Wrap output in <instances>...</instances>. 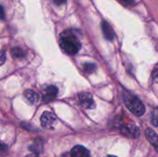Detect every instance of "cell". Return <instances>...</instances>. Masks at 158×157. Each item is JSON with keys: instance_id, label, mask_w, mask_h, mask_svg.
<instances>
[{"instance_id": "cell-1", "label": "cell", "mask_w": 158, "mask_h": 157, "mask_svg": "<svg viewBox=\"0 0 158 157\" xmlns=\"http://www.w3.org/2000/svg\"><path fill=\"white\" fill-rule=\"evenodd\" d=\"M59 45L60 48L68 55L77 54L81 47L80 40L70 31H66L60 35Z\"/></svg>"}, {"instance_id": "cell-2", "label": "cell", "mask_w": 158, "mask_h": 157, "mask_svg": "<svg viewBox=\"0 0 158 157\" xmlns=\"http://www.w3.org/2000/svg\"><path fill=\"white\" fill-rule=\"evenodd\" d=\"M123 100L127 106V108L135 116L141 117L145 112V106L138 99L136 96L131 94V93H124L123 94Z\"/></svg>"}, {"instance_id": "cell-3", "label": "cell", "mask_w": 158, "mask_h": 157, "mask_svg": "<svg viewBox=\"0 0 158 157\" xmlns=\"http://www.w3.org/2000/svg\"><path fill=\"white\" fill-rule=\"evenodd\" d=\"M56 122V117L49 111H45L43 113L41 117V124L45 129H53L54 125Z\"/></svg>"}, {"instance_id": "cell-4", "label": "cell", "mask_w": 158, "mask_h": 157, "mask_svg": "<svg viewBox=\"0 0 158 157\" xmlns=\"http://www.w3.org/2000/svg\"><path fill=\"white\" fill-rule=\"evenodd\" d=\"M79 100L81 105L86 109L94 108V101L93 95L89 93H81L79 95Z\"/></svg>"}, {"instance_id": "cell-5", "label": "cell", "mask_w": 158, "mask_h": 157, "mask_svg": "<svg viewBox=\"0 0 158 157\" xmlns=\"http://www.w3.org/2000/svg\"><path fill=\"white\" fill-rule=\"evenodd\" d=\"M57 93H58V90L56 86H48L44 92V94H43V101L44 103H49L51 101H53L56 95H57Z\"/></svg>"}, {"instance_id": "cell-6", "label": "cell", "mask_w": 158, "mask_h": 157, "mask_svg": "<svg viewBox=\"0 0 158 157\" xmlns=\"http://www.w3.org/2000/svg\"><path fill=\"white\" fill-rule=\"evenodd\" d=\"M120 131L123 135L128 136V137H132V138H137L140 135V130H139L138 127H136L132 124L121 128Z\"/></svg>"}, {"instance_id": "cell-7", "label": "cell", "mask_w": 158, "mask_h": 157, "mask_svg": "<svg viewBox=\"0 0 158 157\" xmlns=\"http://www.w3.org/2000/svg\"><path fill=\"white\" fill-rule=\"evenodd\" d=\"M70 157H91V155L85 147L81 145H76L70 152Z\"/></svg>"}, {"instance_id": "cell-8", "label": "cell", "mask_w": 158, "mask_h": 157, "mask_svg": "<svg viewBox=\"0 0 158 157\" xmlns=\"http://www.w3.org/2000/svg\"><path fill=\"white\" fill-rule=\"evenodd\" d=\"M102 30H103V33L106 37V40L112 41L115 38V32L112 29V27L109 25L108 22L106 21H103L102 23Z\"/></svg>"}, {"instance_id": "cell-9", "label": "cell", "mask_w": 158, "mask_h": 157, "mask_svg": "<svg viewBox=\"0 0 158 157\" xmlns=\"http://www.w3.org/2000/svg\"><path fill=\"white\" fill-rule=\"evenodd\" d=\"M145 135L146 138L148 139V141L153 144V146L155 147V149H156L158 144L157 142V134L155 130H153L152 129H147L145 131Z\"/></svg>"}, {"instance_id": "cell-10", "label": "cell", "mask_w": 158, "mask_h": 157, "mask_svg": "<svg viewBox=\"0 0 158 157\" xmlns=\"http://www.w3.org/2000/svg\"><path fill=\"white\" fill-rule=\"evenodd\" d=\"M24 97H25L26 100H27L30 104H31V105L37 103L38 100H39V95L37 94V93H35V92L32 91V90H27V91H25V93H24Z\"/></svg>"}, {"instance_id": "cell-11", "label": "cell", "mask_w": 158, "mask_h": 157, "mask_svg": "<svg viewBox=\"0 0 158 157\" xmlns=\"http://www.w3.org/2000/svg\"><path fill=\"white\" fill-rule=\"evenodd\" d=\"M11 55H12V56H13L14 58H16V59L23 58L24 56H25L23 50H22L21 48H19V47H14V48H12V50H11Z\"/></svg>"}, {"instance_id": "cell-12", "label": "cell", "mask_w": 158, "mask_h": 157, "mask_svg": "<svg viewBox=\"0 0 158 157\" xmlns=\"http://www.w3.org/2000/svg\"><path fill=\"white\" fill-rule=\"evenodd\" d=\"M95 69H96V66L94 64H92V63H86L83 66V71L87 74L93 73Z\"/></svg>"}, {"instance_id": "cell-13", "label": "cell", "mask_w": 158, "mask_h": 157, "mask_svg": "<svg viewBox=\"0 0 158 157\" xmlns=\"http://www.w3.org/2000/svg\"><path fill=\"white\" fill-rule=\"evenodd\" d=\"M152 121H153V125L155 127H157V110L156 109L154 114H153V118H152Z\"/></svg>"}, {"instance_id": "cell-14", "label": "cell", "mask_w": 158, "mask_h": 157, "mask_svg": "<svg viewBox=\"0 0 158 157\" xmlns=\"http://www.w3.org/2000/svg\"><path fill=\"white\" fill-rule=\"evenodd\" d=\"M6 61V52L0 51V66L3 65Z\"/></svg>"}, {"instance_id": "cell-15", "label": "cell", "mask_w": 158, "mask_h": 157, "mask_svg": "<svg viewBox=\"0 0 158 157\" xmlns=\"http://www.w3.org/2000/svg\"><path fill=\"white\" fill-rule=\"evenodd\" d=\"M6 151H7V146H6V144L0 143V155L5 154Z\"/></svg>"}, {"instance_id": "cell-16", "label": "cell", "mask_w": 158, "mask_h": 157, "mask_svg": "<svg viewBox=\"0 0 158 157\" xmlns=\"http://www.w3.org/2000/svg\"><path fill=\"white\" fill-rule=\"evenodd\" d=\"M5 18V12H4V8L3 6L0 5V19H3Z\"/></svg>"}, {"instance_id": "cell-17", "label": "cell", "mask_w": 158, "mask_h": 157, "mask_svg": "<svg viewBox=\"0 0 158 157\" xmlns=\"http://www.w3.org/2000/svg\"><path fill=\"white\" fill-rule=\"evenodd\" d=\"M66 1L67 0H54V2H55V4L56 5H62V4H65L66 3Z\"/></svg>"}, {"instance_id": "cell-18", "label": "cell", "mask_w": 158, "mask_h": 157, "mask_svg": "<svg viewBox=\"0 0 158 157\" xmlns=\"http://www.w3.org/2000/svg\"><path fill=\"white\" fill-rule=\"evenodd\" d=\"M132 0H120V2H122V3H124V2H126L128 5H130V3L131 2Z\"/></svg>"}, {"instance_id": "cell-19", "label": "cell", "mask_w": 158, "mask_h": 157, "mask_svg": "<svg viewBox=\"0 0 158 157\" xmlns=\"http://www.w3.org/2000/svg\"><path fill=\"white\" fill-rule=\"evenodd\" d=\"M26 157H38L37 155H28V156Z\"/></svg>"}, {"instance_id": "cell-20", "label": "cell", "mask_w": 158, "mask_h": 157, "mask_svg": "<svg viewBox=\"0 0 158 157\" xmlns=\"http://www.w3.org/2000/svg\"><path fill=\"white\" fill-rule=\"evenodd\" d=\"M105 157H117V156H114V155H106V156Z\"/></svg>"}]
</instances>
